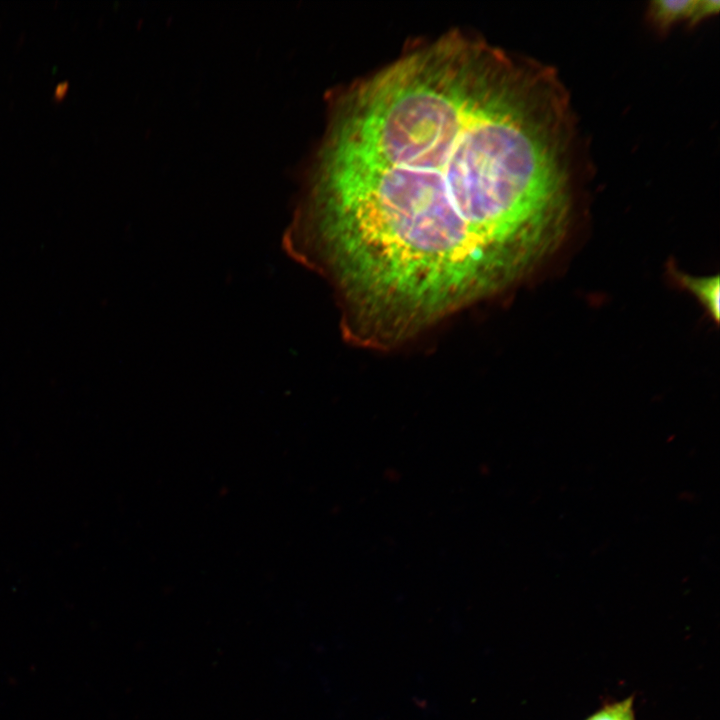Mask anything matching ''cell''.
I'll return each mask as SVG.
<instances>
[{
  "mask_svg": "<svg viewBox=\"0 0 720 720\" xmlns=\"http://www.w3.org/2000/svg\"><path fill=\"white\" fill-rule=\"evenodd\" d=\"M565 104L550 71L456 36L352 88L309 205L350 311L409 334L553 253L570 210Z\"/></svg>",
  "mask_w": 720,
  "mask_h": 720,
  "instance_id": "6da1fadb",
  "label": "cell"
},
{
  "mask_svg": "<svg viewBox=\"0 0 720 720\" xmlns=\"http://www.w3.org/2000/svg\"><path fill=\"white\" fill-rule=\"evenodd\" d=\"M719 6L717 0H658L651 3L649 14L657 26L667 28L681 21L695 24L716 13Z\"/></svg>",
  "mask_w": 720,
  "mask_h": 720,
  "instance_id": "7a4b0ae2",
  "label": "cell"
},
{
  "mask_svg": "<svg viewBox=\"0 0 720 720\" xmlns=\"http://www.w3.org/2000/svg\"><path fill=\"white\" fill-rule=\"evenodd\" d=\"M679 282L693 293L699 302L710 313L716 322L720 318L719 291L720 279L718 275L708 277H695L687 274L678 273Z\"/></svg>",
  "mask_w": 720,
  "mask_h": 720,
  "instance_id": "3957f363",
  "label": "cell"
},
{
  "mask_svg": "<svg viewBox=\"0 0 720 720\" xmlns=\"http://www.w3.org/2000/svg\"><path fill=\"white\" fill-rule=\"evenodd\" d=\"M585 720H636L634 698L630 696L626 699L606 704Z\"/></svg>",
  "mask_w": 720,
  "mask_h": 720,
  "instance_id": "277c9868",
  "label": "cell"
},
{
  "mask_svg": "<svg viewBox=\"0 0 720 720\" xmlns=\"http://www.w3.org/2000/svg\"><path fill=\"white\" fill-rule=\"evenodd\" d=\"M69 89V83L68 81H61L59 82L53 91V98L57 101L62 100Z\"/></svg>",
  "mask_w": 720,
  "mask_h": 720,
  "instance_id": "5b68a950",
  "label": "cell"
}]
</instances>
